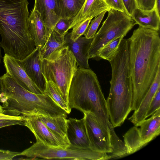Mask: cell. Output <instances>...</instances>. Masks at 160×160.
<instances>
[{
	"label": "cell",
	"instance_id": "cell-1",
	"mask_svg": "<svg viewBox=\"0 0 160 160\" xmlns=\"http://www.w3.org/2000/svg\"><path fill=\"white\" fill-rule=\"evenodd\" d=\"M158 32L139 26L127 39L133 87L132 110L138 109L160 70Z\"/></svg>",
	"mask_w": 160,
	"mask_h": 160
},
{
	"label": "cell",
	"instance_id": "cell-2",
	"mask_svg": "<svg viewBox=\"0 0 160 160\" xmlns=\"http://www.w3.org/2000/svg\"><path fill=\"white\" fill-rule=\"evenodd\" d=\"M28 0H0L1 47L5 54L21 60L36 48L28 28Z\"/></svg>",
	"mask_w": 160,
	"mask_h": 160
},
{
	"label": "cell",
	"instance_id": "cell-3",
	"mask_svg": "<svg viewBox=\"0 0 160 160\" xmlns=\"http://www.w3.org/2000/svg\"><path fill=\"white\" fill-rule=\"evenodd\" d=\"M108 61L111 66L112 77L106 100L109 120L114 128L120 126L132 111L133 87L127 39L122 40Z\"/></svg>",
	"mask_w": 160,
	"mask_h": 160
},
{
	"label": "cell",
	"instance_id": "cell-4",
	"mask_svg": "<svg viewBox=\"0 0 160 160\" xmlns=\"http://www.w3.org/2000/svg\"><path fill=\"white\" fill-rule=\"evenodd\" d=\"M68 104L71 109L93 113L110 134L115 132L98 77L90 68L79 67L76 70L69 88Z\"/></svg>",
	"mask_w": 160,
	"mask_h": 160
},
{
	"label": "cell",
	"instance_id": "cell-5",
	"mask_svg": "<svg viewBox=\"0 0 160 160\" xmlns=\"http://www.w3.org/2000/svg\"><path fill=\"white\" fill-rule=\"evenodd\" d=\"M0 77L2 89L0 102L4 110L22 115L36 112L52 117L62 113L63 109L48 95L28 91L6 73Z\"/></svg>",
	"mask_w": 160,
	"mask_h": 160
},
{
	"label": "cell",
	"instance_id": "cell-6",
	"mask_svg": "<svg viewBox=\"0 0 160 160\" xmlns=\"http://www.w3.org/2000/svg\"><path fill=\"white\" fill-rule=\"evenodd\" d=\"M78 66L74 56L65 45L42 59V72L46 82L54 85L68 104L69 87Z\"/></svg>",
	"mask_w": 160,
	"mask_h": 160
},
{
	"label": "cell",
	"instance_id": "cell-7",
	"mask_svg": "<svg viewBox=\"0 0 160 160\" xmlns=\"http://www.w3.org/2000/svg\"><path fill=\"white\" fill-rule=\"evenodd\" d=\"M106 19L96 33L89 51V59L98 61V50L112 40L123 37L135 25L132 17L124 12L111 9Z\"/></svg>",
	"mask_w": 160,
	"mask_h": 160
},
{
	"label": "cell",
	"instance_id": "cell-8",
	"mask_svg": "<svg viewBox=\"0 0 160 160\" xmlns=\"http://www.w3.org/2000/svg\"><path fill=\"white\" fill-rule=\"evenodd\" d=\"M19 155L32 159H63L76 160H104L111 159L107 153L91 148H81L70 146L66 148L50 147L36 142L30 147L20 152Z\"/></svg>",
	"mask_w": 160,
	"mask_h": 160
},
{
	"label": "cell",
	"instance_id": "cell-9",
	"mask_svg": "<svg viewBox=\"0 0 160 160\" xmlns=\"http://www.w3.org/2000/svg\"><path fill=\"white\" fill-rule=\"evenodd\" d=\"M160 133V108L137 127L130 128L124 134V142L128 154H132L144 146Z\"/></svg>",
	"mask_w": 160,
	"mask_h": 160
},
{
	"label": "cell",
	"instance_id": "cell-10",
	"mask_svg": "<svg viewBox=\"0 0 160 160\" xmlns=\"http://www.w3.org/2000/svg\"><path fill=\"white\" fill-rule=\"evenodd\" d=\"M22 116L23 126L27 127L33 134L37 142L63 148L70 146L69 141L54 133L35 114Z\"/></svg>",
	"mask_w": 160,
	"mask_h": 160
},
{
	"label": "cell",
	"instance_id": "cell-11",
	"mask_svg": "<svg viewBox=\"0 0 160 160\" xmlns=\"http://www.w3.org/2000/svg\"><path fill=\"white\" fill-rule=\"evenodd\" d=\"M83 114L91 149L109 155L112 152L109 132L93 113L88 112Z\"/></svg>",
	"mask_w": 160,
	"mask_h": 160
},
{
	"label": "cell",
	"instance_id": "cell-12",
	"mask_svg": "<svg viewBox=\"0 0 160 160\" xmlns=\"http://www.w3.org/2000/svg\"><path fill=\"white\" fill-rule=\"evenodd\" d=\"M3 62L6 70V74L12 78L22 87L33 93L44 94L30 79L24 71L20 60L5 54Z\"/></svg>",
	"mask_w": 160,
	"mask_h": 160
},
{
	"label": "cell",
	"instance_id": "cell-13",
	"mask_svg": "<svg viewBox=\"0 0 160 160\" xmlns=\"http://www.w3.org/2000/svg\"><path fill=\"white\" fill-rule=\"evenodd\" d=\"M42 57L40 48L35 49L23 59L20 60L26 73L37 86L43 92L46 82L41 70Z\"/></svg>",
	"mask_w": 160,
	"mask_h": 160
},
{
	"label": "cell",
	"instance_id": "cell-14",
	"mask_svg": "<svg viewBox=\"0 0 160 160\" xmlns=\"http://www.w3.org/2000/svg\"><path fill=\"white\" fill-rule=\"evenodd\" d=\"M67 135L70 146L81 148H91L84 117L68 119Z\"/></svg>",
	"mask_w": 160,
	"mask_h": 160
},
{
	"label": "cell",
	"instance_id": "cell-15",
	"mask_svg": "<svg viewBox=\"0 0 160 160\" xmlns=\"http://www.w3.org/2000/svg\"><path fill=\"white\" fill-rule=\"evenodd\" d=\"M93 38H87L82 36L76 40H72L70 38V32H67L64 37L65 43L74 56L77 64L79 67L90 68L88 63L89 51Z\"/></svg>",
	"mask_w": 160,
	"mask_h": 160
},
{
	"label": "cell",
	"instance_id": "cell-16",
	"mask_svg": "<svg viewBox=\"0 0 160 160\" xmlns=\"http://www.w3.org/2000/svg\"><path fill=\"white\" fill-rule=\"evenodd\" d=\"M111 9L104 0H86L77 14L71 20L69 29L89 18H92Z\"/></svg>",
	"mask_w": 160,
	"mask_h": 160
},
{
	"label": "cell",
	"instance_id": "cell-17",
	"mask_svg": "<svg viewBox=\"0 0 160 160\" xmlns=\"http://www.w3.org/2000/svg\"><path fill=\"white\" fill-rule=\"evenodd\" d=\"M33 9L40 13L49 32L61 18L56 0H35Z\"/></svg>",
	"mask_w": 160,
	"mask_h": 160
},
{
	"label": "cell",
	"instance_id": "cell-18",
	"mask_svg": "<svg viewBox=\"0 0 160 160\" xmlns=\"http://www.w3.org/2000/svg\"><path fill=\"white\" fill-rule=\"evenodd\" d=\"M29 33L34 40L36 47L41 48L49 33L40 13L32 9L28 20Z\"/></svg>",
	"mask_w": 160,
	"mask_h": 160
},
{
	"label": "cell",
	"instance_id": "cell-19",
	"mask_svg": "<svg viewBox=\"0 0 160 160\" xmlns=\"http://www.w3.org/2000/svg\"><path fill=\"white\" fill-rule=\"evenodd\" d=\"M160 87V70L150 88L142 101L138 109L134 111L128 119L137 127L146 118V115L152 100L159 88Z\"/></svg>",
	"mask_w": 160,
	"mask_h": 160
},
{
	"label": "cell",
	"instance_id": "cell-20",
	"mask_svg": "<svg viewBox=\"0 0 160 160\" xmlns=\"http://www.w3.org/2000/svg\"><path fill=\"white\" fill-rule=\"evenodd\" d=\"M131 17L135 24L158 31L159 30L160 16L155 8L148 11H143L137 8Z\"/></svg>",
	"mask_w": 160,
	"mask_h": 160
},
{
	"label": "cell",
	"instance_id": "cell-21",
	"mask_svg": "<svg viewBox=\"0 0 160 160\" xmlns=\"http://www.w3.org/2000/svg\"><path fill=\"white\" fill-rule=\"evenodd\" d=\"M33 114H36L55 135L69 142L67 135V117L65 116H49L39 112Z\"/></svg>",
	"mask_w": 160,
	"mask_h": 160
},
{
	"label": "cell",
	"instance_id": "cell-22",
	"mask_svg": "<svg viewBox=\"0 0 160 160\" xmlns=\"http://www.w3.org/2000/svg\"><path fill=\"white\" fill-rule=\"evenodd\" d=\"M86 0H56L61 18L71 20L78 13Z\"/></svg>",
	"mask_w": 160,
	"mask_h": 160
},
{
	"label": "cell",
	"instance_id": "cell-23",
	"mask_svg": "<svg viewBox=\"0 0 160 160\" xmlns=\"http://www.w3.org/2000/svg\"><path fill=\"white\" fill-rule=\"evenodd\" d=\"M65 43L64 38L52 29L48 35L43 46L40 48L43 58L47 57L52 52L63 47Z\"/></svg>",
	"mask_w": 160,
	"mask_h": 160
},
{
	"label": "cell",
	"instance_id": "cell-24",
	"mask_svg": "<svg viewBox=\"0 0 160 160\" xmlns=\"http://www.w3.org/2000/svg\"><path fill=\"white\" fill-rule=\"evenodd\" d=\"M43 92L51 97L68 114L70 113L71 109L65 102L56 87L51 81L46 82Z\"/></svg>",
	"mask_w": 160,
	"mask_h": 160
},
{
	"label": "cell",
	"instance_id": "cell-25",
	"mask_svg": "<svg viewBox=\"0 0 160 160\" xmlns=\"http://www.w3.org/2000/svg\"><path fill=\"white\" fill-rule=\"evenodd\" d=\"M123 36L118 37L105 45L98 51V61L103 59L108 61L118 48L119 44L123 38Z\"/></svg>",
	"mask_w": 160,
	"mask_h": 160
},
{
	"label": "cell",
	"instance_id": "cell-26",
	"mask_svg": "<svg viewBox=\"0 0 160 160\" xmlns=\"http://www.w3.org/2000/svg\"><path fill=\"white\" fill-rule=\"evenodd\" d=\"M107 11H104L95 17L89 24L83 33L87 38H93L96 33L97 29Z\"/></svg>",
	"mask_w": 160,
	"mask_h": 160
},
{
	"label": "cell",
	"instance_id": "cell-27",
	"mask_svg": "<svg viewBox=\"0 0 160 160\" xmlns=\"http://www.w3.org/2000/svg\"><path fill=\"white\" fill-rule=\"evenodd\" d=\"M92 19H88L73 27L72 32H70V38L73 41H75L82 36Z\"/></svg>",
	"mask_w": 160,
	"mask_h": 160
},
{
	"label": "cell",
	"instance_id": "cell-28",
	"mask_svg": "<svg viewBox=\"0 0 160 160\" xmlns=\"http://www.w3.org/2000/svg\"><path fill=\"white\" fill-rule=\"evenodd\" d=\"M70 22L71 20L68 18H61L56 23L53 29L64 38L69 30Z\"/></svg>",
	"mask_w": 160,
	"mask_h": 160
},
{
	"label": "cell",
	"instance_id": "cell-29",
	"mask_svg": "<svg viewBox=\"0 0 160 160\" xmlns=\"http://www.w3.org/2000/svg\"><path fill=\"white\" fill-rule=\"evenodd\" d=\"M160 108V87L159 88L150 103L147 112L146 118L152 115Z\"/></svg>",
	"mask_w": 160,
	"mask_h": 160
},
{
	"label": "cell",
	"instance_id": "cell-30",
	"mask_svg": "<svg viewBox=\"0 0 160 160\" xmlns=\"http://www.w3.org/2000/svg\"><path fill=\"white\" fill-rule=\"evenodd\" d=\"M104 1L111 9L124 12L127 13L122 0H104Z\"/></svg>",
	"mask_w": 160,
	"mask_h": 160
},
{
	"label": "cell",
	"instance_id": "cell-31",
	"mask_svg": "<svg viewBox=\"0 0 160 160\" xmlns=\"http://www.w3.org/2000/svg\"><path fill=\"white\" fill-rule=\"evenodd\" d=\"M138 8L143 11H148L155 7V0H137Z\"/></svg>",
	"mask_w": 160,
	"mask_h": 160
},
{
	"label": "cell",
	"instance_id": "cell-32",
	"mask_svg": "<svg viewBox=\"0 0 160 160\" xmlns=\"http://www.w3.org/2000/svg\"><path fill=\"white\" fill-rule=\"evenodd\" d=\"M127 13L131 16L134 11L138 8L137 0H122Z\"/></svg>",
	"mask_w": 160,
	"mask_h": 160
},
{
	"label": "cell",
	"instance_id": "cell-33",
	"mask_svg": "<svg viewBox=\"0 0 160 160\" xmlns=\"http://www.w3.org/2000/svg\"><path fill=\"white\" fill-rule=\"evenodd\" d=\"M20 152L0 149V160H12L14 157L19 156Z\"/></svg>",
	"mask_w": 160,
	"mask_h": 160
},
{
	"label": "cell",
	"instance_id": "cell-34",
	"mask_svg": "<svg viewBox=\"0 0 160 160\" xmlns=\"http://www.w3.org/2000/svg\"><path fill=\"white\" fill-rule=\"evenodd\" d=\"M4 112L0 113V119H18L22 120V116L21 115H18L16 113L4 110Z\"/></svg>",
	"mask_w": 160,
	"mask_h": 160
},
{
	"label": "cell",
	"instance_id": "cell-35",
	"mask_svg": "<svg viewBox=\"0 0 160 160\" xmlns=\"http://www.w3.org/2000/svg\"><path fill=\"white\" fill-rule=\"evenodd\" d=\"M16 125L23 126L22 120L18 119H11L0 122V128Z\"/></svg>",
	"mask_w": 160,
	"mask_h": 160
},
{
	"label": "cell",
	"instance_id": "cell-36",
	"mask_svg": "<svg viewBox=\"0 0 160 160\" xmlns=\"http://www.w3.org/2000/svg\"><path fill=\"white\" fill-rule=\"evenodd\" d=\"M155 8L157 9L158 13L160 14V0H155Z\"/></svg>",
	"mask_w": 160,
	"mask_h": 160
},
{
	"label": "cell",
	"instance_id": "cell-37",
	"mask_svg": "<svg viewBox=\"0 0 160 160\" xmlns=\"http://www.w3.org/2000/svg\"><path fill=\"white\" fill-rule=\"evenodd\" d=\"M2 80L1 78V77H0V95L1 94L2 92Z\"/></svg>",
	"mask_w": 160,
	"mask_h": 160
},
{
	"label": "cell",
	"instance_id": "cell-38",
	"mask_svg": "<svg viewBox=\"0 0 160 160\" xmlns=\"http://www.w3.org/2000/svg\"><path fill=\"white\" fill-rule=\"evenodd\" d=\"M2 57L1 54V47L0 44V65L1 63L2 59Z\"/></svg>",
	"mask_w": 160,
	"mask_h": 160
}]
</instances>
